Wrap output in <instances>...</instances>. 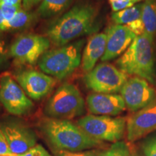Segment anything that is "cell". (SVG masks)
<instances>
[{"label":"cell","instance_id":"52a82bcc","mask_svg":"<svg viewBox=\"0 0 156 156\" xmlns=\"http://www.w3.org/2000/svg\"><path fill=\"white\" fill-rule=\"evenodd\" d=\"M129 78L128 75L114 64L102 62L85 75L84 83L94 93L116 94L120 92Z\"/></svg>","mask_w":156,"mask_h":156},{"label":"cell","instance_id":"7c38bea8","mask_svg":"<svg viewBox=\"0 0 156 156\" xmlns=\"http://www.w3.org/2000/svg\"><path fill=\"white\" fill-rule=\"evenodd\" d=\"M156 130V101L126 118V139L137 141Z\"/></svg>","mask_w":156,"mask_h":156},{"label":"cell","instance_id":"6da1fadb","mask_svg":"<svg viewBox=\"0 0 156 156\" xmlns=\"http://www.w3.org/2000/svg\"><path fill=\"white\" fill-rule=\"evenodd\" d=\"M97 9L88 2L77 3L51 23L46 35L57 47L72 43L98 29Z\"/></svg>","mask_w":156,"mask_h":156},{"label":"cell","instance_id":"9a60e30c","mask_svg":"<svg viewBox=\"0 0 156 156\" xmlns=\"http://www.w3.org/2000/svg\"><path fill=\"white\" fill-rule=\"evenodd\" d=\"M86 103L93 115L115 116L126 110L125 102L119 94L93 93L87 95Z\"/></svg>","mask_w":156,"mask_h":156},{"label":"cell","instance_id":"4fadbf2b","mask_svg":"<svg viewBox=\"0 0 156 156\" xmlns=\"http://www.w3.org/2000/svg\"><path fill=\"white\" fill-rule=\"evenodd\" d=\"M0 124L9 150L13 155H23L37 145L36 134L28 126L14 121H8Z\"/></svg>","mask_w":156,"mask_h":156},{"label":"cell","instance_id":"cb8c5ba5","mask_svg":"<svg viewBox=\"0 0 156 156\" xmlns=\"http://www.w3.org/2000/svg\"><path fill=\"white\" fill-rule=\"evenodd\" d=\"M142 1H143V0H121V1L114 2L110 4L112 11L114 12H116L133 7L135 5V4L140 2Z\"/></svg>","mask_w":156,"mask_h":156},{"label":"cell","instance_id":"5bb4252c","mask_svg":"<svg viewBox=\"0 0 156 156\" xmlns=\"http://www.w3.org/2000/svg\"><path fill=\"white\" fill-rule=\"evenodd\" d=\"M106 48L101 58L103 62L110 61L124 53L136 36L126 25H113L106 29Z\"/></svg>","mask_w":156,"mask_h":156},{"label":"cell","instance_id":"44dd1931","mask_svg":"<svg viewBox=\"0 0 156 156\" xmlns=\"http://www.w3.org/2000/svg\"><path fill=\"white\" fill-rule=\"evenodd\" d=\"M131 154V149L128 144L124 141H119L98 153L97 156H130Z\"/></svg>","mask_w":156,"mask_h":156},{"label":"cell","instance_id":"8992f818","mask_svg":"<svg viewBox=\"0 0 156 156\" xmlns=\"http://www.w3.org/2000/svg\"><path fill=\"white\" fill-rule=\"evenodd\" d=\"M77 125L93 139L115 143L125 134L126 119L91 114L81 117Z\"/></svg>","mask_w":156,"mask_h":156},{"label":"cell","instance_id":"3957f363","mask_svg":"<svg viewBox=\"0 0 156 156\" xmlns=\"http://www.w3.org/2000/svg\"><path fill=\"white\" fill-rule=\"evenodd\" d=\"M116 64L129 76H137L156 85L154 41L146 34L136 36Z\"/></svg>","mask_w":156,"mask_h":156},{"label":"cell","instance_id":"d4e9b609","mask_svg":"<svg viewBox=\"0 0 156 156\" xmlns=\"http://www.w3.org/2000/svg\"><path fill=\"white\" fill-rule=\"evenodd\" d=\"M98 153V152L95 150H87L79 152L59 151H56L54 156H97Z\"/></svg>","mask_w":156,"mask_h":156},{"label":"cell","instance_id":"4dcf8cb0","mask_svg":"<svg viewBox=\"0 0 156 156\" xmlns=\"http://www.w3.org/2000/svg\"><path fill=\"white\" fill-rule=\"evenodd\" d=\"M22 0H0V5L8 6L21 5Z\"/></svg>","mask_w":156,"mask_h":156},{"label":"cell","instance_id":"836d02e7","mask_svg":"<svg viewBox=\"0 0 156 156\" xmlns=\"http://www.w3.org/2000/svg\"><path fill=\"white\" fill-rule=\"evenodd\" d=\"M116 1H121V0H108V2L110 3L112 2H116Z\"/></svg>","mask_w":156,"mask_h":156},{"label":"cell","instance_id":"e0dca14e","mask_svg":"<svg viewBox=\"0 0 156 156\" xmlns=\"http://www.w3.org/2000/svg\"><path fill=\"white\" fill-rule=\"evenodd\" d=\"M141 20L145 27V34L154 41L156 36V0H145Z\"/></svg>","mask_w":156,"mask_h":156},{"label":"cell","instance_id":"30bf717a","mask_svg":"<svg viewBox=\"0 0 156 156\" xmlns=\"http://www.w3.org/2000/svg\"><path fill=\"white\" fill-rule=\"evenodd\" d=\"M126 107L132 113L141 110L156 101V89L143 78L129 77L120 91Z\"/></svg>","mask_w":156,"mask_h":156},{"label":"cell","instance_id":"f1b7e54d","mask_svg":"<svg viewBox=\"0 0 156 156\" xmlns=\"http://www.w3.org/2000/svg\"><path fill=\"white\" fill-rule=\"evenodd\" d=\"M8 56H9V51L7 49L5 41L0 38V69L7 62Z\"/></svg>","mask_w":156,"mask_h":156},{"label":"cell","instance_id":"f546056e","mask_svg":"<svg viewBox=\"0 0 156 156\" xmlns=\"http://www.w3.org/2000/svg\"><path fill=\"white\" fill-rule=\"evenodd\" d=\"M42 1L43 0H22L23 7L25 10L30 11L37 5L41 3Z\"/></svg>","mask_w":156,"mask_h":156},{"label":"cell","instance_id":"83f0119b","mask_svg":"<svg viewBox=\"0 0 156 156\" xmlns=\"http://www.w3.org/2000/svg\"><path fill=\"white\" fill-rule=\"evenodd\" d=\"M20 156H52L41 145H36Z\"/></svg>","mask_w":156,"mask_h":156},{"label":"cell","instance_id":"4316f807","mask_svg":"<svg viewBox=\"0 0 156 156\" xmlns=\"http://www.w3.org/2000/svg\"><path fill=\"white\" fill-rule=\"evenodd\" d=\"M126 26L132 33H134L136 36H142V35L145 34V27H144L143 23H142L141 18L136 20L134 21V22L129 23Z\"/></svg>","mask_w":156,"mask_h":156},{"label":"cell","instance_id":"d6a6232c","mask_svg":"<svg viewBox=\"0 0 156 156\" xmlns=\"http://www.w3.org/2000/svg\"><path fill=\"white\" fill-rule=\"evenodd\" d=\"M130 156H140V155H139V154H138V153H132L131 155H130Z\"/></svg>","mask_w":156,"mask_h":156},{"label":"cell","instance_id":"ac0fdd59","mask_svg":"<svg viewBox=\"0 0 156 156\" xmlns=\"http://www.w3.org/2000/svg\"><path fill=\"white\" fill-rule=\"evenodd\" d=\"M73 0H43L38 9V14L42 18H51L60 15L67 9Z\"/></svg>","mask_w":156,"mask_h":156},{"label":"cell","instance_id":"1f68e13d","mask_svg":"<svg viewBox=\"0 0 156 156\" xmlns=\"http://www.w3.org/2000/svg\"><path fill=\"white\" fill-rule=\"evenodd\" d=\"M5 20L4 19L2 12L1 8H0V32H3L5 31Z\"/></svg>","mask_w":156,"mask_h":156},{"label":"cell","instance_id":"ffe728a7","mask_svg":"<svg viewBox=\"0 0 156 156\" xmlns=\"http://www.w3.org/2000/svg\"><path fill=\"white\" fill-rule=\"evenodd\" d=\"M35 17L36 15L34 13L24 9H20L10 21L5 22V31L22 30L28 28L35 20Z\"/></svg>","mask_w":156,"mask_h":156},{"label":"cell","instance_id":"2e32d148","mask_svg":"<svg viewBox=\"0 0 156 156\" xmlns=\"http://www.w3.org/2000/svg\"><path fill=\"white\" fill-rule=\"evenodd\" d=\"M106 33L96 34L90 37L82 55L81 64L84 72L87 73L91 71L99 58H102L106 51Z\"/></svg>","mask_w":156,"mask_h":156},{"label":"cell","instance_id":"5b68a950","mask_svg":"<svg viewBox=\"0 0 156 156\" xmlns=\"http://www.w3.org/2000/svg\"><path fill=\"white\" fill-rule=\"evenodd\" d=\"M85 112V103L80 91L71 83H64L54 92L45 106L48 117L70 120Z\"/></svg>","mask_w":156,"mask_h":156},{"label":"cell","instance_id":"603a6c76","mask_svg":"<svg viewBox=\"0 0 156 156\" xmlns=\"http://www.w3.org/2000/svg\"><path fill=\"white\" fill-rule=\"evenodd\" d=\"M0 8H1L2 12L4 19L5 22H9L10 21L17 12L20 9H22V5H14V6H8L5 5H0Z\"/></svg>","mask_w":156,"mask_h":156},{"label":"cell","instance_id":"8fae6325","mask_svg":"<svg viewBox=\"0 0 156 156\" xmlns=\"http://www.w3.org/2000/svg\"><path fill=\"white\" fill-rule=\"evenodd\" d=\"M14 77L26 95L35 101L46 97L56 84L53 77L36 69L20 70L15 74Z\"/></svg>","mask_w":156,"mask_h":156},{"label":"cell","instance_id":"9c48e42d","mask_svg":"<svg viewBox=\"0 0 156 156\" xmlns=\"http://www.w3.org/2000/svg\"><path fill=\"white\" fill-rule=\"evenodd\" d=\"M50 40L37 34L19 36L11 44L9 54L15 63L33 65L39 61L50 46Z\"/></svg>","mask_w":156,"mask_h":156},{"label":"cell","instance_id":"d6986e66","mask_svg":"<svg viewBox=\"0 0 156 156\" xmlns=\"http://www.w3.org/2000/svg\"><path fill=\"white\" fill-rule=\"evenodd\" d=\"M143 3L137 4L129 8L113 12L112 19L116 25H126L129 23L141 18Z\"/></svg>","mask_w":156,"mask_h":156},{"label":"cell","instance_id":"277c9868","mask_svg":"<svg viewBox=\"0 0 156 156\" xmlns=\"http://www.w3.org/2000/svg\"><path fill=\"white\" fill-rule=\"evenodd\" d=\"M85 40L59 46L47 51L41 57L38 65L43 73L62 80L71 75L80 65Z\"/></svg>","mask_w":156,"mask_h":156},{"label":"cell","instance_id":"484cf974","mask_svg":"<svg viewBox=\"0 0 156 156\" xmlns=\"http://www.w3.org/2000/svg\"><path fill=\"white\" fill-rule=\"evenodd\" d=\"M0 156H16L11 153L0 124Z\"/></svg>","mask_w":156,"mask_h":156},{"label":"cell","instance_id":"ba28073f","mask_svg":"<svg viewBox=\"0 0 156 156\" xmlns=\"http://www.w3.org/2000/svg\"><path fill=\"white\" fill-rule=\"evenodd\" d=\"M0 103L7 112L15 116L27 115L34 108V104L9 73L0 75Z\"/></svg>","mask_w":156,"mask_h":156},{"label":"cell","instance_id":"7402d4cb","mask_svg":"<svg viewBox=\"0 0 156 156\" xmlns=\"http://www.w3.org/2000/svg\"><path fill=\"white\" fill-rule=\"evenodd\" d=\"M145 156H156V133L147 136L142 144Z\"/></svg>","mask_w":156,"mask_h":156},{"label":"cell","instance_id":"7a4b0ae2","mask_svg":"<svg viewBox=\"0 0 156 156\" xmlns=\"http://www.w3.org/2000/svg\"><path fill=\"white\" fill-rule=\"evenodd\" d=\"M41 129L56 151L79 152L92 150L103 144L85 133L69 120L47 117L41 121Z\"/></svg>","mask_w":156,"mask_h":156}]
</instances>
